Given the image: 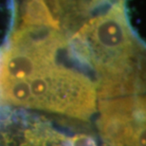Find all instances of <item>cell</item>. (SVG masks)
I'll return each mask as SVG.
<instances>
[{
	"instance_id": "obj_1",
	"label": "cell",
	"mask_w": 146,
	"mask_h": 146,
	"mask_svg": "<svg viewBox=\"0 0 146 146\" xmlns=\"http://www.w3.org/2000/svg\"><path fill=\"white\" fill-rule=\"evenodd\" d=\"M60 39L9 40L0 48V106H14L88 121L97 91L88 76L59 60Z\"/></svg>"
},
{
	"instance_id": "obj_2",
	"label": "cell",
	"mask_w": 146,
	"mask_h": 146,
	"mask_svg": "<svg viewBox=\"0 0 146 146\" xmlns=\"http://www.w3.org/2000/svg\"><path fill=\"white\" fill-rule=\"evenodd\" d=\"M66 52L94 83L98 101L144 95L143 46L128 22L123 0L66 38Z\"/></svg>"
},
{
	"instance_id": "obj_3",
	"label": "cell",
	"mask_w": 146,
	"mask_h": 146,
	"mask_svg": "<svg viewBox=\"0 0 146 146\" xmlns=\"http://www.w3.org/2000/svg\"><path fill=\"white\" fill-rule=\"evenodd\" d=\"M97 106L103 146H145L144 95L101 100Z\"/></svg>"
},
{
	"instance_id": "obj_4",
	"label": "cell",
	"mask_w": 146,
	"mask_h": 146,
	"mask_svg": "<svg viewBox=\"0 0 146 146\" xmlns=\"http://www.w3.org/2000/svg\"><path fill=\"white\" fill-rule=\"evenodd\" d=\"M71 139L45 117L0 107V146H70Z\"/></svg>"
},
{
	"instance_id": "obj_5",
	"label": "cell",
	"mask_w": 146,
	"mask_h": 146,
	"mask_svg": "<svg viewBox=\"0 0 146 146\" xmlns=\"http://www.w3.org/2000/svg\"><path fill=\"white\" fill-rule=\"evenodd\" d=\"M23 27H45L61 31L60 21L54 17L46 4L40 0H25L22 9Z\"/></svg>"
},
{
	"instance_id": "obj_6",
	"label": "cell",
	"mask_w": 146,
	"mask_h": 146,
	"mask_svg": "<svg viewBox=\"0 0 146 146\" xmlns=\"http://www.w3.org/2000/svg\"><path fill=\"white\" fill-rule=\"evenodd\" d=\"M40 1L46 2V4L48 5L49 10L54 15L56 19L60 21V5H59V0H40Z\"/></svg>"
}]
</instances>
